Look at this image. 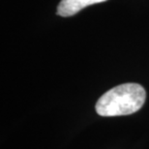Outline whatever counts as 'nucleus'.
Instances as JSON below:
<instances>
[{
    "label": "nucleus",
    "mask_w": 149,
    "mask_h": 149,
    "mask_svg": "<svg viewBox=\"0 0 149 149\" xmlns=\"http://www.w3.org/2000/svg\"><path fill=\"white\" fill-rule=\"evenodd\" d=\"M144 88L138 83H124L106 92L98 100L96 111L101 116H120L135 113L143 106Z\"/></svg>",
    "instance_id": "nucleus-1"
},
{
    "label": "nucleus",
    "mask_w": 149,
    "mask_h": 149,
    "mask_svg": "<svg viewBox=\"0 0 149 149\" xmlns=\"http://www.w3.org/2000/svg\"><path fill=\"white\" fill-rule=\"evenodd\" d=\"M105 1L107 0H61L57 7V14L61 17H71L89 5Z\"/></svg>",
    "instance_id": "nucleus-2"
}]
</instances>
